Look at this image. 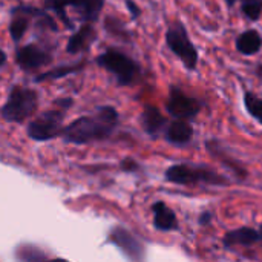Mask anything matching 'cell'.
Here are the masks:
<instances>
[{
	"mask_svg": "<svg viewBox=\"0 0 262 262\" xmlns=\"http://www.w3.org/2000/svg\"><path fill=\"white\" fill-rule=\"evenodd\" d=\"M120 121L118 112L112 106H101L94 115L81 117L72 121L61 130V137L66 143L86 144L92 141H101L109 138L117 129Z\"/></svg>",
	"mask_w": 262,
	"mask_h": 262,
	"instance_id": "obj_1",
	"label": "cell"
},
{
	"mask_svg": "<svg viewBox=\"0 0 262 262\" xmlns=\"http://www.w3.org/2000/svg\"><path fill=\"white\" fill-rule=\"evenodd\" d=\"M164 177L169 183L180 184V186H215V187H224L229 184V180L218 173L216 170L203 166V164H193V163H181V164H172L166 169Z\"/></svg>",
	"mask_w": 262,
	"mask_h": 262,
	"instance_id": "obj_2",
	"label": "cell"
},
{
	"mask_svg": "<svg viewBox=\"0 0 262 262\" xmlns=\"http://www.w3.org/2000/svg\"><path fill=\"white\" fill-rule=\"evenodd\" d=\"M97 64L112 74L120 86L134 84L141 74L140 64L132 57L115 48H109L100 54L97 57Z\"/></svg>",
	"mask_w": 262,
	"mask_h": 262,
	"instance_id": "obj_3",
	"label": "cell"
},
{
	"mask_svg": "<svg viewBox=\"0 0 262 262\" xmlns=\"http://www.w3.org/2000/svg\"><path fill=\"white\" fill-rule=\"evenodd\" d=\"M38 95L35 91L23 86H14L9 91L6 103L2 106V117L9 123H23L37 109Z\"/></svg>",
	"mask_w": 262,
	"mask_h": 262,
	"instance_id": "obj_4",
	"label": "cell"
},
{
	"mask_svg": "<svg viewBox=\"0 0 262 262\" xmlns=\"http://www.w3.org/2000/svg\"><path fill=\"white\" fill-rule=\"evenodd\" d=\"M166 45L175 57H178L187 71H195L200 61V54L192 43L189 32L183 21L177 20L166 32Z\"/></svg>",
	"mask_w": 262,
	"mask_h": 262,
	"instance_id": "obj_5",
	"label": "cell"
},
{
	"mask_svg": "<svg viewBox=\"0 0 262 262\" xmlns=\"http://www.w3.org/2000/svg\"><path fill=\"white\" fill-rule=\"evenodd\" d=\"M45 6L46 9L55 11L63 20V23L69 29H72V21L68 18V14H66L68 6L75 8L84 21L94 23L100 17V12L104 6V0H45Z\"/></svg>",
	"mask_w": 262,
	"mask_h": 262,
	"instance_id": "obj_6",
	"label": "cell"
},
{
	"mask_svg": "<svg viewBox=\"0 0 262 262\" xmlns=\"http://www.w3.org/2000/svg\"><path fill=\"white\" fill-rule=\"evenodd\" d=\"M63 112L61 111H48L40 117L32 120L28 126L29 138L35 141H48L61 134Z\"/></svg>",
	"mask_w": 262,
	"mask_h": 262,
	"instance_id": "obj_7",
	"label": "cell"
},
{
	"mask_svg": "<svg viewBox=\"0 0 262 262\" xmlns=\"http://www.w3.org/2000/svg\"><path fill=\"white\" fill-rule=\"evenodd\" d=\"M166 111L173 118L193 120L201 111V101L184 94L180 88L172 86L166 101Z\"/></svg>",
	"mask_w": 262,
	"mask_h": 262,
	"instance_id": "obj_8",
	"label": "cell"
},
{
	"mask_svg": "<svg viewBox=\"0 0 262 262\" xmlns=\"http://www.w3.org/2000/svg\"><path fill=\"white\" fill-rule=\"evenodd\" d=\"M109 243L117 246L130 261H143L146 258V249L143 243L127 229L117 226L109 233Z\"/></svg>",
	"mask_w": 262,
	"mask_h": 262,
	"instance_id": "obj_9",
	"label": "cell"
},
{
	"mask_svg": "<svg viewBox=\"0 0 262 262\" xmlns=\"http://www.w3.org/2000/svg\"><path fill=\"white\" fill-rule=\"evenodd\" d=\"M15 60L18 63V66L25 71H35L45 64H48L52 57L49 55V52L40 49L35 45H26L23 48H20L17 51Z\"/></svg>",
	"mask_w": 262,
	"mask_h": 262,
	"instance_id": "obj_10",
	"label": "cell"
},
{
	"mask_svg": "<svg viewBox=\"0 0 262 262\" xmlns=\"http://www.w3.org/2000/svg\"><path fill=\"white\" fill-rule=\"evenodd\" d=\"M206 147H207V150L210 152V155L215 157L218 161H221L223 166H226L229 170H232L233 175H235L239 181H246V180H247V177H249L247 169H246L238 160L232 158L230 154L224 149V146H223L218 140H209V141L206 143Z\"/></svg>",
	"mask_w": 262,
	"mask_h": 262,
	"instance_id": "obj_11",
	"label": "cell"
},
{
	"mask_svg": "<svg viewBox=\"0 0 262 262\" xmlns=\"http://www.w3.org/2000/svg\"><path fill=\"white\" fill-rule=\"evenodd\" d=\"M262 241V230H256L252 227H239L230 230L223 238V246L229 250L235 247H250Z\"/></svg>",
	"mask_w": 262,
	"mask_h": 262,
	"instance_id": "obj_12",
	"label": "cell"
},
{
	"mask_svg": "<svg viewBox=\"0 0 262 262\" xmlns=\"http://www.w3.org/2000/svg\"><path fill=\"white\" fill-rule=\"evenodd\" d=\"M193 127L189 120L175 118L170 124H167L164 130V140L173 146H186L193 140Z\"/></svg>",
	"mask_w": 262,
	"mask_h": 262,
	"instance_id": "obj_13",
	"label": "cell"
},
{
	"mask_svg": "<svg viewBox=\"0 0 262 262\" xmlns=\"http://www.w3.org/2000/svg\"><path fill=\"white\" fill-rule=\"evenodd\" d=\"M140 121H141V126H143L144 132L152 138H157L160 135V132L164 129V126L167 124L166 117L154 104H146L144 106V109H143V112L140 115Z\"/></svg>",
	"mask_w": 262,
	"mask_h": 262,
	"instance_id": "obj_14",
	"label": "cell"
},
{
	"mask_svg": "<svg viewBox=\"0 0 262 262\" xmlns=\"http://www.w3.org/2000/svg\"><path fill=\"white\" fill-rule=\"evenodd\" d=\"M152 213H154V227L158 232L178 230V218H177L175 212L164 201L154 203L152 204Z\"/></svg>",
	"mask_w": 262,
	"mask_h": 262,
	"instance_id": "obj_15",
	"label": "cell"
},
{
	"mask_svg": "<svg viewBox=\"0 0 262 262\" xmlns=\"http://www.w3.org/2000/svg\"><path fill=\"white\" fill-rule=\"evenodd\" d=\"M95 38H97V32H95L92 23L84 21V25L69 37L66 51H68V54H78L81 51H86L91 48V45L94 43Z\"/></svg>",
	"mask_w": 262,
	"mask_h": 262,
	"instance_id": "obj_16",
	"label": "cell"
},
{
	"mask_svg": "<svg viewBox=\"0 0 262 262\" xmlns=\"http://www.w3.org/2000/svg\"><path fill=\"white\" fill-rule=\"evenodd\" d=\"M235 46L243 55H255L261 51L262 35L256 29H247L236 37Z\"/></svg>",
	"mask_w": 262,
	"mask_h": 262,
	"instance_id": "obj_17",
	"label": "cell"
},
{
	"mask_svg": "<svg viewBox=\"0 0 262 262\" xmlns=\"http://www.w3.org/2000/svg\"><path fill=\"white\" fill-rule=\"evenodd\" d=\"M229 8H233L236 2L241 3V12L252 21H258L262 14V0H224Z\"/></svg>",
	"mask_w": 262,
	"mask_h": 262,
	"instance_id": "obj_18",
	"label": "cell"
},
{
	"mask_svg": "<svg viewBox=\"0 0 262 262\" xmlns=\"http://www.w3.org/2000/svg\"><path fill=\"white\" fill-rule=\"evenodd\" d=\"M84 66L83 61L80 63H75V64H66V66H58L55 69H51V71H46L40 75L35 77V81H45V80H55V78H63L69 74H74V72H78L81 71Z\"/></svg>",
	"mask_w": 262,
	"mask_h": 262,
	"instance_id": "obj_19",
	"label": "cell"
},
{
	"mask_svg": "<svg viewBox=\"0 0 262 262\" xmlns=\"http://www.w3.org/2000/svg\"><path fill=\"white\" fill-rule=\"evenodd\" d=\"M244 106L246 111L252 118H255L259 124H262V98L253 94L252 91L244 92Z\"/></svg>",
	"mask_w": 262,
	"mask_h": 262,
	"instance_id": "obj_20",
	"label": "cell"
},
{
	"mask_svg": "<svg viewBox=\"0 0 262 262\" xmlns=\"http://www.w3.org/2000/svg\"><path fill=\"white\" fill-rule=\"evenodd\" d=\"M104 26H106V29H107V32H111L114 37H117V38H121V40H124V41H130V32L126 29V26L118 20V18H115V17H107L106 18V21H104Z\"/></svg>",
	"mask_w": 262,
	"mask_h": 262,
	"instance_id": "obj_21",
	"label": "cell"
},
{
	"mask_svg": "<svg viewBox=\"0 0 262 262\" xmlns=\"http://www.w3.org/2000/svg\"><path fill=\"white\" fill-rule=\"evenodd\" d=\"M15 256L17 259L20 261H29V262H35V261H45L48 256L37 247L34 246H21L17 249L15 252Z\"/></svg>",
	"mask_w": 262,
	"mask_h": 262,
	"instance_id": "obj_22",
	"label": "cell"
},
{
	"mask_svg": "<svg viewBox=\"0 0 262 262\" xmlns=\"http://www.w3.org/2000/svg\"><path fill=\"white\" fill-rule=\"evenodd\" d=\"M28 25H29V17H28L26 14L17 15V17L11 21V25H9L11 38H12L14 41H18V40L25 35V32H26V29H28Z\"/></svg>",
	"mask_w": 262,
	"mask_h": 262,
	"instance_id": "obj_23",
	"label": "cell"
},
{
	"mask_svg": "<svg viewBox=\"0 0 262 262\" xmlns=\"http://www.w3.org/2000/svg\"><path fill=\"white\" fill-rule=\"evenodd\" d=\"M120 167H121V170L123 172H137L138 169H140V164L134 160V158H124L123 161H121V164H120Z\"/></svg>",
	"mask_w": 262,
	"mask_h": 262,
	"instance_id": "obj_24",
	"label": "cell"
},
{
	"mask_svg": "<svg viewBox=\"0 0 262 262\" xmlns=\"http://www.w3.org/2000/svg\"><path fill=\"white\" fill-rule=\"evenodd\" d=\"M124 3H126V8H127V11H129V14H130L132 20H137V18L141 15L140 6H138L134 0H124Z\"/></svg>",
	"mask_w": 262,
	"mask_h": 262,
	"instance_id": "obj_25",
	"label": "cell"
},
{
	"mask_svg": "<svg viewBox=\"0 0 262 262\" xmlns=\"http://www.w3.org/2000/svg\"><path fill=\"white\" fill-rule=\"evenodd\" d=\"M210 221H212V213H210V212L201 213V216H200V224H201V226H209Z\"/></svg>",
	"mask_w": 262,
	"mask_h": 262,
	"instance_id": "obj_26",
	"label": "cell"
},
{
	"mask_svg": "<svg viewBox=\"0 0 262 262\" xmlns=\"http://www.w3.org/2000/svg\"><path fill=\"white\" fill-rule=\"evenodd\" d=\"M60 107H64V109H68V107H71L72 106V98H61V100H57L55 101Z\"/></svg>",
	"mask_w": 262,
	"mask_h": 262,
	"instance_id": "obj_27",
	"label": "cell"
},
{
	"mask_svg": "<svg viewBox=\"0 0 262 262\" xmlns=\"http://www.w3.org/2000/svg\"><path fill=\"white\" fill-rule=\"evenodd\" d=\"M6 63V54L0 49V66H3Z\"/></svg>",
	"mask_w": 262,
	"mask_h": 262,
	"instance_id": "obj_28",
	"label": "cell"
},
{
	"mask_svg": "<svg viewBox=\"0 0 262 262\" xmlns=\"http://www.w3.org/2000/svg\"><path fill=\"white\" fill-rule=\"evenodd\" d=\"M258 74H259V77L262 78V64H259V68H258Z\"/></svg>",
	"mask_w": 262,
	"mask_h": 262,
	"instance_id": "obj_29",
	"label": "cell"
},
{
	"mask_svg": "<svg viewBox=\"0 0 262 262\" xmlns=\"http://www.w3.org/2000/svg\"><path fill=\"white\" fill-rule=\"evenodd\" d=\"M261 230H262V226H261Z\"/></svg>",
	"mask_w": 262,
	"mask_h": 262,
	"instance_id": "obj_30",
	"label": "cell"
}]
</instances>
